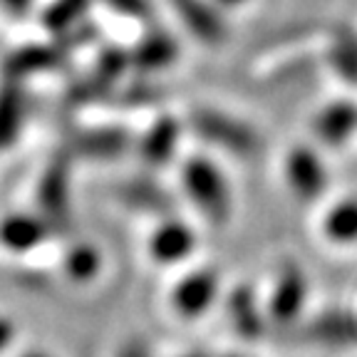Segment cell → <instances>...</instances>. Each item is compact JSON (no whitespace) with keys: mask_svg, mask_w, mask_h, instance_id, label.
<instances>
[{"mask_svg":"<svg viewBox=\"0 0 357 357\" xmlns=\"http://www.w3.org/2000/svg\"><path fill=\"white\" fill-rule=\"evenodd\" d=\"M184 191L191 204L199 208L213 226H223L231 216V191L221 169L213 167L208 159L194 156L184 164Z\"/></svg>","mask_w":357,"mask_h":357,"instance_id":"obj_1","label":"cell"},{"mask_svg":"<svg viewBox=\"0 0 357 357\" xmlns=\"http://www.w3.org/2000/svg\"><path fill=\"white\" fill-rule=\"evenodd\" d=\"M191 127L208 142V144L221 146L223 151L238 156H253L261 149V139L251 127L241 119H234L226 112L201 107L191 112Z\"/></svg>","mask_w":357,"mask_h":357,"instance_id":"obj_2","label":"cell"},{"mask_svg":"<svg viewBox=\"0 0 357 357\" xmlns=\"http://www.w3.org/2000/svg\"><path fill=\"white\" fill-rule=\"evenodd\" d=\"M70 164H73L70 151L55 156L45 167L38 184L40 216H45L57 229H67L70 223Z\"/></svg>","mask_w":357,"mask_h":357,"instance_id":"obj_3","label":"cell"},{"mask_svg":"<svg viewBox=\"0 0 357 357\" xmlns=\"http://www.w3.org/2000/svg\"><path fill=\"white\" fill-rule=\"evenodd\" d=\"M307 298V280L305 273L301 271V266L296 263H285L280 268L278 280L273 285L271 301H268V315L273 323L288 325L301 315L303 305Z\"/></svg>","mask_w":357,"mask_h":357,"instance_id":"obj_4","label":"cell"},{"mask_svg":"<svg viewBox=\"0 0 357 357\" xmlns=\"http://www.w3.org/2000/svg\"><path fill=\"white\" fill-rule=\"evenodd\" d=\"M285 178H288L293 194L303 201H312L315 196H320L325 184H328V174H325L323 162L307 146L290 149L288 159H285Z\"/></svg>","mask_w":357,"mask_h":357,"instance_id":"obj_5","label":"cell"},{"mask_svg":"<svg viewBox=\"0 0 357 357\" xmlns=\"http://www.w3.org/2000/svg\"><path fill=\"white\" fill-rule=\"evenodd\" d=\"M216 290L218 275L213 273L211 268H201V271H194V273L186 275L181 283L174 285L172 307L184 318H194V315H201L211 305V301L216 298Z\"/></svg>","mask_w":357,"mask_h":357,"instance_id":"obj_6","label":"cell"},{"mask_svg":"<svg viewBox=\"0 0 357 357\" xmlns=\"http://www.w3.org/2000/svg\"><path fill=\"white\" fill-rule=\"evenodd\" d=\"M129 149V134L117 127H100L77 132L70 139V154L84 156V159H97V162H109L114 156L124 154Z\"/></svg>","mask_w":357,"mask_h":357,"instance_id":"obj_7","label":"cell"},{"mask_svg":"<svg viewBox=\"0 0 357 357\" xmlns=\"http://www.w3.org/2000/svg\"><path fill=\"white\" fill-rule=\"evenodd\" d=\"M129 57L119 50H107L100 57V62L95 65V70L70 92V102L73 105H82V102H92L100 95H105L107 89H112V84L117 82V77L122 75V70L127 67Z\"/></svg>","mask_w":357,"mask_h":357,"instance_id":"obj_8","label":"cell"},{"mask_svg":"<svg viewBox=\"0 0 357 357\" xmlns=\"http://www.w3.org/2000/svg\"><path fill=\"white\" fill-rule=\"evenodd\" d=\"M305 340L320 345H357V312L330 310L307 323L303 330Z\"/></svg>","mask_w":357,"mask_h":357,"instance_id":"obj_9","label":"cell"},{"mask_svg":"<svg viewBox=\"0 0 357 357\" xmlns=\"http://www.w3.org/2000/svg\"><path fill=\"white\" fill-rule=\"evenodd\" d=\"M194 251V234L181 221H167L154 231L149 241V253L156 263H178Z\"/></svg>","mask_w":357,"mask_h":357,"instance_id":"obj_10","label":"cell"},{"mask_svg":"<svg viewBox=\"0 0 357 357\" xmlns=\"http://www.w3.org/2000/svg\"><path fill=\"white\" fill-rule=\"evenodd\" d=\"M50 231V221L45 216H30V213H15L0 221V243L10 251H30L43 243Z\"/></svg>","mask_w":357,"mask_h":357,"instance_id":"obj_11","label":"cell"},{"mask_svg":"<svg viewBox=\"0 0 357 357\" xmlns=\"http://www.w3.org/2000/svg\"><path fill=\"white\" fill-rule=\"evenodd\" d=\"M315 134L328 146H342L357 129V107L352 102H333L315 119Z\"/></svg>","mask_w":357,"mask_h":357,"instance_id":"obj_12","label":"cell"},{"mask_svg":"<svg viewBox=\"0 0 357 357\" xmlns=\"http://www.w3.org/2000/svg\"><path fill=\"white\" fill-rule=\"evenodd\" d=\"M117 199L122 201L124 206L134 208V211L142 213H164L172 211V199L169 194L156 186L154 181H146V178H132V181H124L117 186Z\"/></svg>","mask_w":357,"mask_h":357,"instance_id":"obj_13","label":"cell"},{"mask_svg":"<svg viewBox=\"0 0 357 357\" xmlns=\"http://www.w3.org/2000/svg\"><path fill=\"white\" fill-rule=\"evenodd\" d=\"M178 142V122L172 117H162L149 132L144 134V139L139 144L142 162L151 169H159L164 164H169V159L174 156Z\"/></svg>","mask_w":357,"mask_h":357,"instance_id":"obj_14","label":"cell"},{"mask_svg":"<svg viewBox=\"0 0 357 357\" xmlns=\"http://www.w3.org/2000/svg\"><path fill=\"white\" fill-rule=\"evenodd\" d=\"M172 3L178 15L184 17L186 28H189L196 38H201L204 43H211V45L221 43L223 35H226L223 33V25L216 17V13H213L204 0H172Z\"/></svg>","mask_w":357,"mask_h":357,"instance_id":"obj_15","label":"cell"},{"mask_svg":"<svg viewBox=\"0 0 357 357\" xmlns=\"http://www.w3.org/2000/svg\"><path fill=\"white\" fill-rule=\"evenodd\" d=\"M229 315L236 333L243 335L245 340H256L263 333V315L258 310V303L253 290L248 285H238L229 298Z\"/></svg>","mask_w":357,"mask_h":357,"instance_id":"obj_16","label":"cell"},{"mask_svg":"<svg viewBox=\"0 0 357 357\" xmlns=\"http://www.w3.org/2000/svg\"><path fill=\"white\" fill-rule=\"evenodd\" d=\"M323 234L330 243H357V199H345L335 204L323 221Z\"/></svg>","mask_w":357,"mask_h":357,"instance_id":"obj_17","label":"cell"},{"mask_svg":"<svg viewBox=\"0 0 357 357\" xmlns=\"http://www.w3.org/2000/svg\"><path fill=\"white\" fill-rule=\"evenodd\" d=\"M22 122V92L15 79H6L0 87V149L13 144Z\"/></svg>","mask_w":357,"mask_h":357,"instance_id":"obj_18","label":"cell"},{"mask_svg":"<svg viewBox=\"0 0 357 357\" xmlns=\"http://www.w3.org/2000/svg\"><path fill=\"white\" fill-rule=\"evenodd\" d=\"M176 52H178L176 43L169 35L154 33L142 40L139 47L134 50L132 60L139 67H144V70H159V67H167L169 62H174Z\"/></svg>","mask_w":357,"mask_h":357,"instance_id":"obj_19","label":"cell"},{"mask_svg":"<svg viewBox=\"0 0 357 357\" xmlns=\"http://www.w3.org/2000/svg\"><path fill=\"white\" fill-rule=\"evenodd\" d=\"M330 65L345 82L357 84V38L350 30H337L328 50Z\"/></svg>","mask_w":357,"mask_h":357,"instance_id":"obj_20","label":"cell"},{"mask_svg":"<svg viewBox=\"0 0 357 357\" xmlns=\"http://www.w3.org/2000/svg\"><path fill=\"white\" fill-rule=\"evenodd\" d=\"M57 62V52L47 50V47H25V50L15 52L10 60L6 62V79H20L30 73H43L50 70Z\"/></svg>","mask_w":357,"mask_h":357,"instance_id":"obj_21","label":"cell"},{"mask_svg":"<svg viewBox=\"0 0 357 357\" xmlns=\"http://www.w3.org/2000/svg\"><path fill=\"white\" fill-rule=\"evenodd\" d=\"M65 271L73 280H89L100 271V253L89 243H77L65 256Z\"/></svg>","mask_w":357,"mask_h":357,"instance_id":"obj_22","label":"cell"},{"mask_svg":"<svg viewBox=\"0 0 357 357\" xmlns=\"http://www.w3.org/2000/svg\"><path fill=\"white\" fill-rule=\"evenodd\" d=\"M87 6L89 0H57L55 6H50L45 13V25L52 30H65L67 25H73L75 20L82 17Z\"/></svg>","mask_w":357,"mask_h":357,"instance_id":"obj_23","label":"cell"},{"mask_svg":"<svg viewBox=\"0 0 357 357\" xmlns=\"http://www.w3.org/2000/svg\"><path fill=\"white\" fill-rule=\"evenodd\" d=\"M105 3L109 8H114V10L124 13V15H132V17L149 15V3L146 0H105Z\"/></svg>","mask_w":357,"mask_h":357,"instance_id":"obj_24","label":"cell"},{"mask_svg":"<svg viewBox=\"0 0 357 357\" xmlns=\"http://www.w3.org/2000/svg\"><path fill=\"white\" fill-rule=\"evenodd\" d=\"M117 357H151L149 342L144 337H132V340H127L119 347Z\"/></svg>","mask_w":357,"mask_h":357,"instance_id":"obj_25","label":"cell"},{"mask_svg":"<svg viewBox=\"0 0 357 357\" xmlns=\"http://www.w3.org/2000/svg\"><path fill=\"white\" fill-rule=\"evenodd\" d=\"M13 340V323L6 318H0V352L6 350Z\"/></svg>","mask_w":357,"mask_h":357,"instance_id":"obj_26","label":"cell"},{"mask_svg":"<svg viewBox=\"0 0 357 357\" xmlns=\"http://www.w3.org/2000/svg\"><path fill=\"white\" fill-rule=\"evenodd\" d=\"M3 3H6V8L10 13H25L30 8V3H33V0H3Z\"/></svg>","mask_w":357,"mask_h":357,"instance_id":"obj_27","label":"cell"},{"mask_svg":"<svg viewBox=\"0 0 357 357\" xmlns=\"http://www.w3.org/2000/svg\"><path fill=\"white\" fill-rule=\"evenodd\" d=\"M20 357H50V355H45V352H35V350H30V352H22Z\"/></svg>","mask_w":357,"mask_h":357,"instance_id":"obj_28","label":"cell"},{"mask_svg":"<svg viewBox=\"0 0 357 357\" xmlns=\"http://www.w3.org/2000/svg\"><path fill=\"white\" fill-rule=\"evenodd\" d=\"M184 357H208L206 352H189V355H184Z\"/></svg>","mask_w":357,"mask_h":357,"instance_id":"obj_29","label":"cell"},{"mask_svg":"<svg viewBox=\"0 0 357 357\" xmlns=\"http://www.w3.org/2000/svg\"><path fill=\"white\" fill-rule=\"evenodd\" d=\"M221 3H226V6H236V3H243V0H221Z\"/></svg>","mask_w":357,"mask_h":357,"instance_id":"obj_30","label":"cell"},{"mask_svg":"<svg viewBox=\"0 0 357 357\" xmlns=\"http://www.w3.org/2000/svg\"><path fill=\"white\" fill-rule=\"evenodd\" d=\"M229 357H236V355H229Z\"/></svg>","mask_w":357,"mask_h":357,"instance_id":"obj_31","label":"cell"}]
</instances>
